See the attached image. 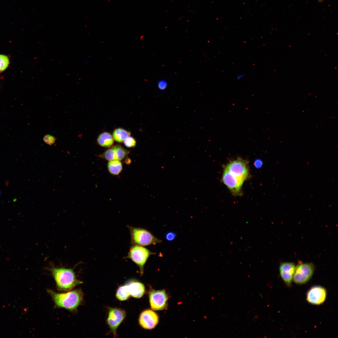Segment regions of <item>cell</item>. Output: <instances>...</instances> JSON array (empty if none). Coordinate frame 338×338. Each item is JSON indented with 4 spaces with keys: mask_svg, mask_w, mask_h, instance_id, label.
<instances>
[{
    "mask_svg": "<svg viewBox=\"0 0 338 338\" xmlns=\"http://www.w3.org/2000/svg\"><path fill=\"white\" fill-rule=\"evenodd\" d=\"M47 291L56 306L70 311H75L83 301V293L80 289H74L65 293H57L51 289H48Z\"/></svg>",
    "mask_w": 338,
    "mask_h": 338,
    "instance_id": "cell-1",
    "label": "cell"
},
{
    "mask_svg": "<svg viewBox=\"0 0 338 338\" xmlns=\"http://www.w3.org/2000/svg\"><path fill=\"white\" fill-rule=\"evenodd\" d=\"M49 270L59 290H69L82 283V282L77 279L73 269L52 266L49 268Z\"/></svg>",
    "mask_w": 338,
    "mask_h": 338,
    "instance_id": "cell-2",
    "label": "cell"
},
{
    "mask_svg": "<svg viewBox=\"0 0 338 338\" xmlns=\"http://www.w3.org/2000/svg\"><path fill=\"white\" fill-rule=\"evenodd\" d=\"M127 227L130 231L131 245L145 246L156 245L161 242V240L146 229L129 225H127Z\"/></svg>",
    "mask_w": 338,
    "mask_h": 338,
    "instance_id": "cell-3",
    "label": "cell"
},
{
    "mask_svg": "<svg viewBox=\"0 0 338 338\" xmlns=\"http://www.w3.org/2000/svg\"><path fill=\"white\" fill-rule=\"evenodd\" d=\"M145 247L136 245H132L129 249L127 255L125 259H129L139 268L140 274L142 275L144 267L151 255L155 254Z\"/></svg>",
    "mask_w": 338,
    "mask_h": 338,
    "instance_id": "cell-4",
    "label": "cell"
},
{
    "mask_svg": "<svg viewBox=\"0 0 338 338\" xmlns=\"http://www.w3.org/2000/svg\"><path fill=\"white\" fill-rule=\"evenodd\" d=\"M225 169L233 175L242 185L248 176L247 163L240 158L230 161L226 165Z\"/></svg>",
    "mask_w": 338,
    "mask_h": 338,
    "instance_id": "cell-5",
    "label": "cell"
},
{
    "mask_svg": "<svg viewBox=\"0 0 338 338\" xmlns=\"http://www.w3.org/2000/svg\"><path fill=\"white\" fill-rule=\"evenodd\" d=\"M315 266L311 263H303L295 267L293 279L298 284H303L307 282L311 278Z\"/></svg>",
    "mask_w": 338,
    "mask_h": 338,
    "instance_id": "cell-6",
    "label": "cell"
},
{
    "mask_svg": "<svg viewBox=\"0 0 338 338\" xmlns=\"http://www.w3.org/2000/svg\"><path fill=\"white\" fill-rule=\"evenodd\" d=\"M126 315L125 311L117 308H109L107 323L115 337L117 336V329Z\"/></svg>",
    "mask_w": 338,
    "mask_h": 338,
    "instance_id": "cell-7",
    "label": "cell"
},
{
    "mask_svg": "<svg viewBox=\"0 0 338 338\" xmlns=\"http://www.w3.org/2000/svg\"><path fill=\"white\" fill-rule=\"evenodd\" d=\"M168 299L165 290H154L149 294V301L151 309L156 310L164 309L166 305Z\"/></svg>",
    "mask_w": 338,
    "mask_h": 338,
    "instance_id": "cell-8",
    "label": "cell"
},
{
    "mask_svg": "<svg viewBox=\"0 0 338 338\" xmlns=\"http://www.w3.org/2000/svg\"><path fill=\"white\" fill-rule=\"evenodd\" d=\"M326 293L325 289L321 286H313L307 293V300L309 303L312 304H321L325 300Z\"/></svg>",
    "mask_w": 338,
    "mask_h": 338,
    "instance_id": "cell-9",
    "label": "cell"
},
{
    "mask_svg": "<svg viewBox=\"0 0 338 338\" xmlns=\"http://www.w3.org/2000/svg\"><path fill=\"white\" fill-rule=\"evenodd\" d=\"M159 317L153 311L147 309L143 311L140 314L139 322L143 328L151 330L154 328L158 323Z\"/></svg>",
    "mask_w": 338,
    "mask_h": 338,
    "instance_id": "cell-10",
    "label": "cell"
},
{
    "mask_svg": "<svg viewBox=\"0 0 338 338\" xmlns=\"http://www.w3.org/2000/svg\"><path fill=\"white\" fill-rule=\"evenodd\" d=\"M222 180L233 195L237 196L241 195L242 185L233 175L225 169L223 172Z\"/></svg>",
    "mask_w": 338,
    "mask_h": 338,
    "instance_id": "cell-11",
    "label": "cell"
},
{
    "mask_svg": "<svg viewBox=\"0 0 338 338\" xmlns=\"http://www.w3.org/2000/svg\"><path fill=\"white\" fill-rule=\"evenodd\" d=\"M296 266L291 262H284L280 265L279 270L281 277L288 286L291 285Z\"/></svg>",
    "mask_w": 338,
    "mask_h": 338,
    "instance_id": "cell-12",
    "label": "cell"
},
{
    "mask_svg": "<svg viewBox=\"0 0 338 338\" xmlns=\"http://www.w3.org/2000/svg\"><path fill=\"white\" fill-rule=\"evenodd\" d=\"M128 292L134 298H140L144 294L145 287L141 283L136 281H131L126 283Z\"/></svg>",
    "mask_w": 338,
    "mask_h": 338,
    "instance_id": "cell-13",
    "label": "cell"
},
{
    "mask_svg": "<svg viewBox=\"0 0 338 338\" xmlns=\"http://www.w3.org/2000/svg\"><path fill=\"white\" fill-rule=\"evenodd\" d=\"M97 142L98 144L102 146L109 147L113 145L114 139L110 133L105 132L101 133L98 136Z\"/></svg>",
    "mask_w": 338,
    "mask_h": 338,
    "instance_id": "cell-14",
    "label": "cell"
},
{
    "mask_svg": "<svg viewBox=\"0 0 338 338\" xmlns=\"http://www.w3.org/2000/svg\"><path fill=\"white\" fill-rule=\"evenodd\" d=\"M130 135L131 132L129 131L121 128H118L114 131L113 137L117 142H122Z\"/></svg>",
    "mask_w": 338,
    "mask_h": 338,
    "instance_id": "cell-15",
    "label": "cell"
},
{
    "mask_svg": "<svg viewBox=\"0 0 338 338\" xmlns=\"http://www.w3.org/2000/svg\"><path fill=\"white\" fill-rule=\"evenodd\" d=\"M107 167L109 172L113 175H118L122 169V163L118 160L110 161L108 163Z\"/></svg>",
    "mask_w": 338,
    "mask_h": 338,
    "instance_id": "cell-16",
    "label": "cell"
},
{
    "mask_svg": "<svg viewBox=\"0 0 338 338\" xmlns=\"http://www.w3.org/2000/svg\"><path fill=\"white\" fill-rule=\"evenodd\" d=\"M130 296L126 284L120 286L118 289L116 294L117 299L120 301L126 300Z\"/></svg>",
    "mask_w": 338,
    "mask_h": 338,
    "instance_id": "cell-17",
    "label": "cell"
},
{
    "mask_svg": "<svg viewBox=\"0 0 338 338\" xmlns=\"http://www.w3.org/2000/svg\"><path fill=\"white\" fill-rule=\"evenodd\" d=\"M100 157L109 161L118 160L117 154L113 146L107 150L100 155Z\"/></svg>",
    "mask_w": 338,
    "mask_h": 338,
    "instance_id": "cell-18",
    "label": "cell"
},
{
    "mask_svg": "<svg viewBox=\"0 0 338 338\" xmlns=\"http://www.w3.org/2000/svg\"><path fill=\"white\" fill-rule=\"evenodd\" d=\"M113 147L116 152L118 160L124 159L128 155L129 152L119 145H115Z\"/></svg>",
    "mask_w": 338,
    "mask_h": 338,
    "instance_id": "cell-19",
    "label": "cell"
},
{
    "mask_svg": "<svg viewBox=\"0 0 338 338\" xmlns=\"http://www.w3.org/2000/svg\"><path fill=\"white\" fill-rule=\"evenodd\" d=\"M9 59L6 55L0 54V72L5 70L8 66Z\"/></svg>",
    "mask_w": 338,
    "mask_h": 338,
    "instance_id": "cell-20",
    "label": "cell"
},
{
    "mask_svg": "<svg viewBox=\"0 0 338 338\" xmlns=\"http://www.w3.org/2000/svg\"><path fill=\"white\" fill-rule=\"evenodd\" d=\"M123 142L125 145L128 148L134 147L136 145L135 139L130 135L128 136Z\"/></svg>",
    "mask_w": 338,
    "mask_h": 338,
    "instance_id": "cell-21",
    "label": "cell"
},
{
    "mask_svg": "<svg viewBox=\"0 0 338 338\" xmlns=\"http://www.w3.org/2000/svg\"><path fill=\"white\" fill-rule=\"evenodd\" d=\"M44 142L47 144L51 145L55 141L56 139L53 136L49 135H45L43 138Z\"/></svg>",
    "mask_w": 338,
    "mask_h": 338,
    "instance_id": "cell-22",
    "label": "cell"
},
{
    "mask_svg": "<svg viewBox=\"0 0 338 338\" xmlns=\"http://www.w3.org/2000/svg\"><path fill=\"white\" fill-rule=\"evenodd\" d=\"M176 233L173 231H169L166 233L165 235V238L168 242H171L174 240L177 237Z\"/></svg>",
    "mask_w": 338,
    "mask_h": 338,
    "instance_id": "cell-23",
    "label": "cell"
},
{
    "mask_svg": "<svg viewBox=\"0 0 338 338\" xmlns=\"http://www.w3.org/2000/svg\"><path fill=\"white\" fill-rule=\"evenodd\" d=\"M158 88L161 90H165L167 86V83L165 80H159L157 83Z\"/></svg>",
    "mask_w": 338,
    "mask_h": 338,
    "instance_id": "cell-24",
    "label": "cell"
},
{
    "mask_svg": "<svg viewBox=\"0 0 338 338\" xmlns=\"http://www.w3.org/2000/svg\"><path fill=\"white\" fill-rule=\"evenodd\" d=\"M263 164L262 161L260 159L256 160L254 162V165L257 168H260L262 166Z\"/></svg>",
    "mask_w": 338,
    "mask_h": 338,
    "instance_id": "cell-25",
    "label": "cell"
},
{
    "mask_svg": "<svg viewBox=\"0 0 338 338\" xmlns=\"http://www.w3.org/2000/svg\"><path fill=\"white\" fill-rule=\"evenodd\" d=\"M244 76V74H240L238 75L237 79L238 80H239L242 79Z\"/></svg>",
    "mask_w": 338,
    "mask_h": 338,
    "instance_id": "cell-26",
    "label": "cell"
},
{
    "mask_svg": "<svg viewBox=\"0 0 338 338\" xmlns=\"http://www.w3.org/2000/svg\"><path fill=\"white\" fill-rule=\"evenodd\" d=\"M323 0H318V1H319V2H322V1H323Z\"/></svg>",
    "mask_w": 338,
    "mask_h": 338,
    "instance_id": "cell-27",
    "label": "cell"
}]
</instances>
